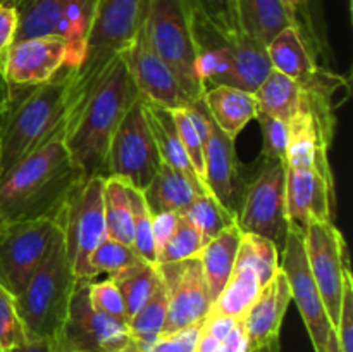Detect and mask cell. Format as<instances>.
I'll use <instances>...</instances> for the list:
<instances>
[{"label":"cell","mask_w":353,"mask_h":352,"mask_svg":"<svg viewBox=\"0 0 353 352\" xmlns=\"http://www.w3.org/2000/svg\"><path fill=\"white\" fill-rule=\"evenodd\" d=\"M68 128L0 175V223L57 216L83 178L65 145Z\"/></svg>","instance_id":"cell-1"},{"label":"cell","mask_w":353,"mask_h":352,"mask_svg":"<svg viewBox=\"0 0 353 352\" xmlns=\"http://www.w3.org/2000/svg\"><path fill=\"white\" fill-rule=\"evenodd\" d=\"M7 110L0 121V175L30 155L62 128L71 126L78 100L74 71L17 93H6Z\"/></svg>","instance_id":"cell-2"},{"label":"cell","mask_w":353,"mask_h":352,"mask_svg":"<svg viewBox=\"0 0 353 352\" xmlns=\"http://www.w3.org/2000/svg\"><path fill=\"white\" fill-rule=\"evenodd\" d=\"M137 86L119 57L112 61L76 113L65 145L83 178H107V155L121 119L138 99Z\"/></svg>","instance_id":"cell-3"},{"label":"cell","mask_w":353,"mask_h":352,"mask_svg":"<svg viewBox=\"0 0 353 352\" xmlns=\"http://www.w3.org/2000/svg\"><path fill=\"white\" fill-rule=\"evenodd\" d=\"M78 283L65 254L61 228L45 261L16 297L17 314L26 338L57 344L69 317Z\"/></svg>","instance_id":"cell-4"},{"label":"cell","mask_w":353,"mask_h":352,"mask_svg":"<svg viewBox=\"0 0 353 352\" xmlns=\"http://www.w3.org/2000/svg\"><path fill=\"white\" fill-rule=\"evenodd\" d=\"M196 41V72L203 92L212 86H231L254 93L272 66L262 43L238 35L226 38L193 14Z\"/></svg>","instance_id":"cell-5"},{"label":"cell","mask_w":353,"mask_h":352,"mask_svg":"<svg viewBox=\"0 0 353 352\" xmlns=\"http://www.w3.org/2000/svg\"><path fill=\"white\" fill-rule=\"evenodd\" d=\"M147 0H97L85 38L83 61L74 71L86 99L103 72L131 45L145 16Z\"/></svg>","instance_id":"cell-6"},{"label":"cell","mask_w":353,"mask_h":352,"mask_svg":"<svg viewBox=\"0 0 353 352\" xmlns=\"http://www.w3.org/2000/svg\"><path fill=\"white\" fill-rule=\"evenodd\" d=\"M143 26L152 48L171 68L186 93L193 100L202 99L193 10L188 0H147Z\"/></svg>","instance_id":"cell-7"},{"label":"cell","mask_w":353,"mask_h":352,"mask_svg":"<svg viewBox=\"0 0 353 352\" xmlns=\"http://www.w3.org/2000/svg\"><path fill=\"white\" fill-rule=\"evenodd\" d=\"M103 186V176L81 179L69 193L61 213L65 254L72 273L83 283L93 282L88 266L90 255L107 237Z\"/></svg>","instance_id":"cell-8"},{"label":"cell","mask_w":353,"mask_h":352,"mask_svg":"<svg viewBox=\"0 0 353 352\" xmlns=\"http://www.w3.org/2000/svg\"><path fill=\"white\" fill-rule=\"evenodd\" d=\"M62 213V211H61ZM61 213L0 223V285L19 295L61 233Z\"/></svg>","instance_id":"cell-9"},{"label":"cell","mask_w":353,"mask_h":352,"mask_svg":"<svg viewBox=\"0 0 353 352\" xmlns=\"http://www.w3.org/2000/svg\"><path fill=\"white\" fill-rule=\"evenodd\" d=\"M161 154L138 97L121 119L107 155V176H116L143 192L161 168Z\"/></svg>","instance_id":"cell-10"},{"label":"cell","mask_w":353,"mask_h":352,"mask_svg":"<svg viewBox=\"0 0 353 352\" xmlns=\"http://www.w3.org/2000/svg\"><path fill=\"white\" fill-rule=\"evenodd\" d=\"M236 224L243 233L271 240L281 252L290 230L286 214V162H265L261 173L248 183L240 209L236 211Z\"/></svg>","instance_id":"cell-11"},{"label":"cell","mask_w":353,"mask_h":352,"mask_svg":"<svg viewBox=\"0 0 353 352\" xmlns=\"http://www.w3.org/2000/svg\"><path fill=\"white\" fill-rule=\"evenodd\" d=\"M62 71H74L71 43L59 35L14 41L0 57L6 93H17L50 81Z\"/></svg>","instance_id":"cell-12"},{"label":"cell","mask_w":353,"mask_h":352,"mask_svg":"<svg viewBox=\"0 0 353 352\" xmlns=\"http://www.w3.org/2000/svg\"><path fill=\"white\" fill-rule=\"evenodd\" d=\"M88 283H78L55 352H141L128 323L93 309Z\"/></svg>","instance_id":"cell-13"},{"label":"cell","mask_w":353,"mask_h":352,"mask_svg":"<svg viewBox=\"0 0 353 352\" xmlns=\"http://www.w3.org/2000/svg\"><path fill=\"white\" fill-rule=\"evenodd\" d=\"M307 264L319 289L331 326H338L345 276L350 273L347 242L333 221H316L303 230Z\"/></svg>","instance_id":"cell-14"},{"label":"cell","mask_w":353,"mask_h":352,"mask_svg":"<svg viewBox=\"0 0 353 352\" xmlns=\"http://www.w3.org/2000/svg\"><path fill=\"white\" fill-rule=\"evenodd\" d=\"M97 0H31L19 7L16 40L59 35L71 43L74 71L83 61L85 38Z\"/></svg>","instance_id":"cell-15"},{"label":"cell","mask_w":353,"mask_h":352,"mask_svg":"<svg viewBox=\"0 0 353 352\" xmlns=\"http://www.w3.org/2000/svg\"><path fill=\"white\" fill-rule=\"evenodd\" d=\"M279 268L288 280L292 300L299 307L316 352H326L333 326L327 317L319 289L307 264L303 231L290 226L285 245L279 252Z\"/></svg>","instance_id":"cell-16"},{"label":"cell","mask_w":353,"mask_h":352,"mask_svg":"<svg viewBox=\"0 0 353 352\" xmlns=\"http://www.w3.org/2000/svg\"><path fill=\"white\" fill-rule=\"evenodd\" d=\"M121 59L133 78L138 95L147 102L171 110L188 107L195 102L183 88L171 68L152 48L143 23L130 47L121 54Z\"/></svg>","instance_id":"cell-17"},{"label":"cell","mask_w":353,"mask_h":352,"mask_svg":"<svg viewBox=\"0 0 353 352\" xmlns=\"http://www.w3.org/2000/svg\"><path fill=\"white\" fill-rule=\"evenodd\" d=\"M168 286V317L161 335L200 324L209 314L212 300L199 257L172 264H159Z\"/></svg>","instance_id":"cell-18"},{"label":"cell","mask_w":353,"mask_h":352,"mask_svg":"<svg viewBox=\"0 0 353 352\" xmlns=\"http://www.w3.org/2000/svg\"><path fill=\"white\" fill-rule=\"evenodd\" d=\"M336 207L333 173L286 166V214L290 226L305 230L316 221H333Z\"/></svg>","instance_id":"cell-19"},{"label":"cell","mask_w":353,"mask_h":352,"mask_svg":"<svg viewBox=\"0 0 353 352\" xmlns=\"http://www.w3.org/2000/svg\"><path fill=\"white\" fill-rule=\"evenodd\" d=\"M203 182L207 190L224 207L234 213L238 185V159L234 140L214 123L210 114L207 116V128L203 135Z\"/></svg>","instance_id":"cell-20"},{"label":"cell","mask_w":353,"mask_h":352,"mask_svg":"<svg viewBox=\"0 0 353 352\" xmlns=\"http://www.w3.org/2000/svg\"><path fill=\"white\" fill-rule=\"evenodd\" d=\"M290 302H292V292H290L288 280L279 268L278 273L265 283L255 302L241 320L250 349L262 347L279 338Z\"/></svg>","instance_id":"cell-21"},{"label":"cell","mask_w":353,"mask_h":352,"mask_svg":"<svg viewBox=\"0 0 353 352\" xmlns=\"http://www.w3.org/2000/svg\"><path fill=\"white\" fill-rule=\"evenodd\" d=\"M145 114H147L148 124L152 128V133H154L155 144H157L159 154H161L162 162L169 164L171 168H174L176 171L181 173L199 193H210L207 190L205 183L200 178L199 173L193 168L192 161L186 155L185 148H183L181 140H179L178 130H176L174 117H172L171 109H165V107L157 106V104H152L143 100Z\"/></svg>","instance_id":"cell-22"},{"label":"cell","mask_w":353,"mask_h":352,"mask_svg":"<svg viewBox=\"0 0 353 352\" xmlns=\"http://www.w3.org/2000/svg\"><path fill=\"white\" fill-rule=\"evenodd\" d=\"M214 123L233 140L257 116V100L254 93L231 86H212L202 97Z\"/></svg>","instance_id":"cell-23"},{"label":"cell","mask_w":353,"mask_h":352,"mask_svg":"<svg viewBox=\"0 0 353 352\" xmlns=\"http://www.w3.org/2000/svg\"><path fill=\"white\" fill-rule=\"evenodd\" d=\"M234 7L241 35L264 47L279 31L295 26L281 0H234Z\"/></svg>","instance_id":"cell-24"},{"label":"cell","mask_w":353,"mask_h":352,"mask_svg":"<svg viewBox=\"0 0 353 352\" xmlns=\"http://www.w3.org/2000/svg\"><path fill=\"white\" fill-rule=\"evenodd\" d=\"M241 235H243V231L240 230V226L236 223L231 224L226 230L221 231L216 238L207 242L200 252L199 259L212 302L217 299V295L233 273Z\"/></svg>","instance_id":"cell-25"},{"label":"cell","mask_w":353,"mask_h":352,"mask_svg":"<svg viewBox=\"0 0 353 352\" xmlns=\"http://www.w3.org/2000/svg\"><path fill=\"white\" fill-rule=\"evenodd\" d=\"M262 289H264V283L259 273L250 264L236 257L233 273L210 306L209 314L243 320Z\"/></svg>","instance_id":"cell-26"},{"label":"cell","mask_w":353,"mask_h":352,"mask_svg":"<svg viewBox=\"0 0 353 352\" xmlns=\"http://www.w3.org/2000/svg\"><path fill=\"white\" fill-rule=\"evenodd\" d=\"M265 50H268L272 69L299 83L309 79L319 69L316 59L312 57L302 35L295 26H288L279 31L265 45Z\"/></svg>","instance_id":"cell-27"},{"label":"cell","mask_w":353,"mask_h":352,"mask_svg":"<svg viewBox=\"0 0 353 352\" xmlns=\"http://www.w3.org/2000/svg\"><path fill=\"white\" fill-rule=\"evenodd\" d=\"M143 199L150 214L179 213L181 214L192 200L199 195L195 186L179 171L165 162H161L157 175L143 190Z\"/></svg>","instance_id":"cell-28"},{"label":"cell","mask_w":353,"mask_h":352,"mask_svg":"<svg viewBox=\"0 0 353 352\" xmlns=\"http://www.w3.org/2000/svg\"><path fill=\"white\" fill-rule=\"evenodd\" d=\"M259 110L290 123L302 107L303 88L299 81L271 69L268 78L254 92Z\"/></svg>","instance_id":"cell-29"},{"label":"cell","mask_w":353,"mask_h":352,"mask_svg":"<svg viewBox=\"0 0 353 352\" xmlns=\"http://www.w3.org/2000/svg\"><path fill=\"white\" fill-rule=\"evenodd\" d=\"M243 321L236 317L207 314L196 337L195 352H248Z\"/></svg>","instance_id":"cell-30"},{"label":"cell","mask_w":353,"mask_h":352,"mask_svg":"<svg viewBox=\"0 0 353 352\" xmlns=\"http://www.w3.org/2000/svg\"><path fill=\"white\" fill-rule=\"evenodd\" d=\"M123 295L126 306L128 323L131 317L140 311V307L150 299L154 290L161 282V269L159 266H152L145 261H138L130 268L109 276Z\"/></svg>","instance_id":"cell-31"},{"label":"cell","mask_w":353,"mask_h":352,"mask_svg":"<svg viewBox=\"0 0 353 352\" xmlns=\"http://www.w3.org/2000/svg\"><path fill=\"white\" fill-rule=\"evenodd\" d=\"M165 317H168V286L161 275V282L150 299L140 307V311L128 323L131 337L134 338L141 352L147 351L154 344L155 338L162 333Z\"/></svg>","instance_id":"cell-32"},{"label":"cell","mask_w":353,"mask_h":352,"mask_svg":"<svg viewBox=\"0 0 353 352\" xmlns=\"http://www.w3.org/2000/svg\"><path fill=\"white\" fill-rule=\"evenodd\" d=\"M103 209H105L107 235L123 244H133V217L126 183L116 176H107L103 186Z\"/></svg>","instance_id":"cell-33"},{"label":"cell","mask_w":353,"mask_h":352,"mask_svg":"<svg viewBox=\"0 0 353 352\" xmlns=\"http://www.w3.org/2000/svg\"><path fill=\"white\" fill-rule=\"evenodd\" d=\"M202 235L203 245L236 223V214L224 207L212 193H199L181 213Z\"/></svg>","instance_id":"cell-34"},{"label":"cell","mask_w":353,"mask_h":352,"mask_svg":"<svg viewBox=\"0 0 353 352\" xmlns=\"http://www.w3.org/2000/svg\"><path fill=\"white\" fill-rule=\"evenodd\" d=\"M126 190L128 197H130L131 217H133V244H131V247L141 261L152 266H159L154 233H152V214L148 211L147 202H145L143 193H141V190L133 188L128 183Z\"/></svg>","instance_id":"cell-35"},{"label":"cell","mask_w":353,"mask_h":352,"mask_svg":"<svg viewBox=\"0 0 353 352\" xmlns=\"http://www.w3.org/2000/svg\"><path fill=\"white\" fill-rule=\"evenodd\" d=\"M236 257L250 264L259 273L264 285L279 269V248L271 240L259 235H241Z\"/></svg>","instance_id":"cell-36"},{"label":"cell","mask_w":353,"mask_h":352,"mask_svg":"<svg viewBox=\"0 0 353 352\" xmlns=\"http://www.w3.org/2000/svg\"><path fill=\"white\" fill-rule=\"evenodd\" d=\"M138 261H141V259L138 257L133 247L107 235L100 242L99 247L93 251V254L90 255V276H92V280L102 275V273L112 276L116 273L123 271V269L130 268L131 264Z\"/></svg>","instance_id":"cell-37"},{"label":"cell","mask_w":353,"mask_h":352,"mask_svg":"<svg viewBox=\"0 0 353 352\" xmlns=\"http://www.w3.org/2000/svg\"><path fill=\"white\" fill-rule=\"evenodd\" d=\"M202 248V235L185 216H179L178 226L157 254V264H172V262L199 257Z\"/></svg>","instance_id":"cell-38"},{"label":"cell","mask_w":353,"mask_h":352,"mask_svg":"<svg viewBox=\"0 0 353 352\" xmlns=\"http://www.w3.org/2000/svg\"><path fill=\"white\" fill-rule=\"evenodd\" d=\"M193 14L200 21L226 38L241 35L234 0H188Z\"/></svg>","instance_id":"cell-39"},{"label":"cell","mask_w":353,"mask_h":352,"mask_svg":"<svg viewBox=\"0 0 353 352\" xmlns=\"http://www.w3.org/2000/svg\"><path fill=\"white\" fill-rule=\"evenodd\" d=\"M281 2L290 12V16H292L293 24L299 30V33L302 35L303 41H305L307 48L312 54V57L316 59L317 54H326L324 48L330 50V47H327V38L317 28L310 0H281Z\"/></svg>","instance_id":"cell-40"},{"label":"cell","mask_w":353,"mask_h":352,"mask_svg":"<svg viewBox=\"0 0 353 352\" xmlns=\"http://www.w3.org/2000/svg\"><path fill=\"white\" fill-rule=\"evenodd\" d=\"M255 119L262 128V157L265 162H286L290 144V124L278 117L257 110Z\"/></svg>","instance_id":"cell-41"},{"label":"cell","mask_w":353,"mask_h":352,"mask_svg":"<svg viewBox=\"0 0 353 352\" xmlns=\"http://www.w3.org/2000/svg\"><path fill=\"white\" fill-rule=\"evenodd\" d=\"M24 340L26 335L17 314L16 297L0 285V352H12Z\"/></svg>","instance_id":"cell-42"},{"label":"cell","mask_w":353,"mask_h":352,"mask_svg":"<svg viewBox=\"0 0 353 352\" xmlns=\"http://www.w3.org/2000/svg\"><path fill=\"white\" fill-rule=\"evenodd\" d=\"M171 113L172 117H174L176 130H178L183 148H185L186 155L192 161L195 171L203 179V140L199 133V128H196L195 121H193L192 114H190V110L186 107L172 109Z\"/></svg>","instance_id":"cell-43"},{"label":"cell","mask_w":353,"mask_h":352,"mask_svg":"<svg viewBox=\"0 0 353 352\" xmlns=\"http://www.w3.org/2000/svg\"><path fill=\"white\" fill-rule=\"evenodd\" d=\"M86 289H88V300L93 309L128 323L123 295H121L119 289H117L112 280L107 278L102 280V282H90Z\"/></svg>","instance_id":"cell-44"},{"label":"cell","mask_w":353,"mask_h":352,"mask_svg":"<svg viewBox=\"0 0 353 352\" xmlns=\"http://www.w3.org/2000/svg\"><path fill=\"white\" fill-rule=\"evenodd\" d=\"M341 352H353V278L352 271L345 276L343 295H341L340 317L334 328Z\"/></svg>","instance_id":"cell-45"},{"label":"cell","mask_w":353,"mask_h":352,"mask_svg":"<svg viewBox=\"0 0 353 352\" xmlns=\"http://www.w3.org/2000/svg\"><path fill=\"white\" fill-rule=\"evenodd\" d=\"M200 324L183 328L171 335H159L154 344L145 352H195Z\"/></svg>","instance_id":"cell-46"},{"label":"cell","mask_w":353,"mask_h":352,"mask_svg":"<svg viewBox=\"0 0 353 352\" xmlns=\"http://www.w3.org/2000/svg\"><path fill=\"white\" fill-rule=\"evenodd\" d=\"M19 26V10L16 6H0V57L14 43Z\"/></svg>","instance_id":"cell-47"},{"label":"cell","mask_w":353,"mask_h":352,"mask_svg":"<svg viewBox=\"0 0 353 352\" xmlns=\"http://www.w3.org/2000/svg\"><path fill=\"white\" fill-rule=\"evenodd\" d=\"M181 214L179 213H159L152 214V233H154V244L157 254L164 247L165 242L172 235V231L178 226V221Z\"/></svg>","instance_id":"cell-48"},{"label":"cell","mask_w":353,"mask_h":352,"mask_svg":"<svg viewBox=\"0 0 353 352\" xmlns=\"http://www.w3.org/2000/svg\"><path fill=\"white\" fill-rule=\"evenodd\" d=\"M12 352H55V347L48 340H31V338H26Z\"/></svg>","instance_id":"cell-49"},{"label":"cell","mask_w":353,"mask_h":352,"mask_svg":"<svg viewBox=\"0 0 353 352\" xmlns=\"http://www.w3.org/2000/svg\"><path fill=\"white\" fill-rule=\"evenodd\" d=\"M310 6H312V14L314 19H316L317 28L323 35H326V24H324V17H323V7H321V0H310Z\"/></svg>","instance_id":"cell-50"},{"label":"cell","mask_w":353,"mask_h":352,"mask_svg":"<svg viewBox=\"0 0 353 352\" xmlns=\"http://www.w3.org/2000/svg\"><path fill=\"white\" fill-rule=\"evenodd\" d=\"M248 352H281V345H279V338H276V340L269 342V344L262 345V347H257V349H250Z\"/></svg>","instance_id":"cell-51"},{"label":"cell","mask_w":353,"mask_h":352,"mask_svg":"<svg viewBox=\"0 0 353 352\" xmlns=\"http://www.w3.org/2000/svg\"><path fill=\"white\" fill-rule=\"evenodd\" d=\"M326 352H341L340 344H338V337H336V333H334V330L331 331V335H330V340H327Z\"/></svg>","instance_id":"cell-52"},{"label":"cell","mask_w":353,"mask_h":352,"mask_svg":"<svg viewBox=\"0 0 353 352\" xmlns=\"http://www.w3.org/2000/svg\"><path fill=\"white\" fill-rule=\"evenodd\" d=\"M6 110H7V97L6 93H2V95H0V121H2Z\"/></svg>","instance_id":"cell-53"},{"label":"cell","mask_w":353,"mask_h":352,"mask_svg":"<svg viewBox=\"0 0 353 352\" xmlns=\"http://www.w3.org/2000/svg\"><path fill=\"white\" fill-rule=\"evenodd\" d=\"M16 6L17 7V0H0V6Z\"/></svg>","instance_id":"cell-54"},{"label":"cell","mask_w":353,"mask_h":352,"mask_svg":"<svg viewBox=\"0 0 353 352\" xmlns=\"http://www.w3.org/2000/svg\"><path fill=\"white\" fill-rule=\"evenodd\" d=\"M28 2H31V0H17V9H19V7H23V6H26Z\"/></svg>","instance_id":"cell-55"},{"label":"cell","mask_w":353,"mask_h":352,"mask_svg":"<svg viewBox=\"0 0 353 352\" xmlns=\"http://www.w3.org/2000/svg\"><path fill=\"white\" fill-rule=\"evenodd\" d=\"M2 93H6V88H3V81L2 78H0V95H2Z\"/></svg>","instance_id":"cell-56"}]
</instances>
